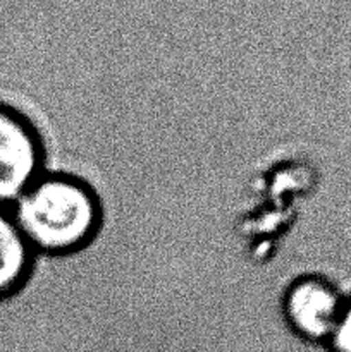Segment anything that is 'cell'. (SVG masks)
<instances>
[{
	"label": "cell",
	"mask_w": 351,
	"mask_h": 352,
	"mask_svg": "<svg viewBox=\"0 0 351 352\" xmlns=\"http://www.w3.org/2000/svg\"><path fill=\"white\" fill-rule=\"evenodd\" d=\"M327 352H351V298L344 302L332 336L326 344Z\"/></svg>",
	"instance_id": "5b68a950"
},
{
	"label": "cell",
	"mask_w": 351,
	"mask_h": 352,
	"mask_svg": "<svg viewBox=\"0 0 351 352\" xmlns=\"http://www.w3.org/2000/svg\"><path fill=\"white\" fill-rule=\"evenodd\" d=\"M9 210L34 254L45 258L81 253L96 239L105 217L102 198L88 179L54 167Z\"/></svg>",
	"instance_id": "6da1fadb"
},
{
	"label": "cell",
	"mask_w": 351,
	"mask_h": 352,
	"mask_svg": "<svg viewBox=\"0 0 351 352\" xmlns=\"http://www.w3.org/2000/svg\"><path fill=\"white\" fill-rule=\"evenodd\" d=\"M48 168L43 134L21 107L0 100V206L10 208Z\"/></svg>",
	"instance_id": "7a4b0ae2"
},
{
	"label": "cell",
	"mask_w": 351,
	"mask_h": 352,
	"mask_svg": "<svg viewBox=\"0 0 351 352\" xmlns=\"http://www.w3.org/2000/svg\"><path fill=\"white\" fill-rule=\"evenodd\" d=\"M36 254L17 227L12 213L0 206V301L16 296L33 274Z\"/></svg>",
	"instance_id": "277c9868"
},
{
	"label": "cell",
	"mask_w": 351,
	"mask_h": 352,
	"mask_svg": "<svg viewBox=\"0 0 351 352\" xmlns=\"http://www.w3.org/2000/svg\"><path fill=\"white\" fill-rule=\"evenodd\" d=\"M346 298L339 285L319 272L296 275L282 291L279 311L289 332L312 346H326Z\"/></svg>",
	"instance_id": "3957f363"
}]
</instances>
